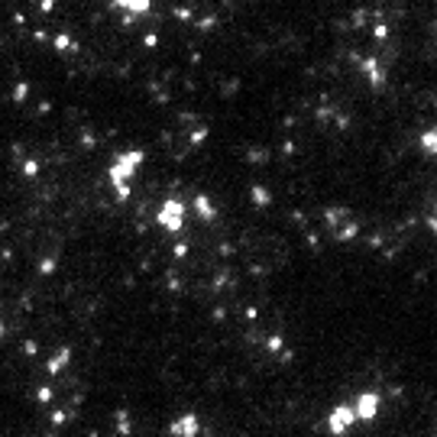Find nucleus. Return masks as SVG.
<instances>
[{
    "mask_svg": "<svg viewBox=\"0 0 437 437\" xmlns=\"http://www.w3.org/2000/svg\"><path fill=\"white\" fill-rule=\"evenodd\" d=\"M139 162H143V152H139V149H130V152L120 155V159H113V165H110V181H113V188H117L120 198L130 195V178L136 175Z\"/></svg>",
    "mask_w": 437,
    "mask_h": 437,
    "instance_id": "f257e3e1",
    "label": "nucleus"
},
{
    "mask_svg": "<svg viewBox=\"0 0 437 437\" xmlns=\"http://www.w3.org/2000/svg\"><path fill=\"white\" fill-rule=\"evenodd\" d=\"M181 217H185V204L181 201H165V204L159 207V224L162 227H169V230H178L181 227Z\"/></svg>",
    "mask_w": 437,
    "mask_h": 437,
    "instance_id": "f03ea898",
    "label": "nucleus"
},
{
    "mask_svg": "<svg viewBox=\"0 0 437 437\" xmlns=\"http://www.w3.org/2000/svg\"><path fill=\"white\" fill-rule=\"evenodd\" d=\"M353 424H356V415H353V408H350V405H337L334 412H330V418H327V427L334 434H344Z\"/></svg>",
    "mask_w": 437,
    "mask_h": 437,
    "instance_id": "7ed1b4c3",
    "label": "nucleus"
},
{
    "mask_svg": "<svg viewBox=\"0 0 437 437\" xmlns=\"http://www.w3.org/2000/svg\"><path fill=\"white\" fill-rule=\"evenodd\" d=\"M350 408H353L356 421H372L376 412H379V398L366 392V395H360V401H356V405H350Z\"/></svg>",
    "mask_w": 437,
    "mask_h": 437,
    "instance_id": "20e7f679",
    "label": "nucleus"
},
{
    "mask_svg": "<svg viewBox=\"0 0 437 437\" xmlns=\"http://www.w3.org/2000/svg\"><path fill=\"white\" fill-rule=\"evenodd\" d=\"M172 434L175 437H195L198 434V421H195V418H181V421H175Z\"/></svg>",
    "mask_w": 437,
    "mask_h": 437,
    "instance_id": "39448f33",
    "label": "nucleus"
}]
</instances>
